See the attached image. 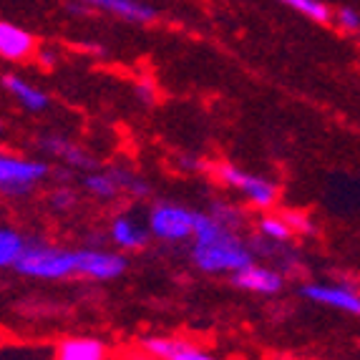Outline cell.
<instances>
[{"mask_svg":"<svg viewBox=\"0 0 360 360\" xmlns=\"http://www.w3.org/2000/svg\"><path fill=\"white\" fill-rule=\"evenodd\" d=\"M189 257L197 270L210 275H234L255 262L250 242L242 240L237 229L219 222L212 212H197Z\"/></svg>","mask_w":360,"mask_h":360,"instance_id":"cell-1","label":"cell"},{"mask_svg":"<svg viewBox=\"0 0 360 360\" xmlns=\"http://www.w3.org/2000/svg\"><path fill=\"white\" fill-rule=\"evenodd\" d=\"M13 270L33 280H68L78 275V250L71 252V250L30 240Z\"/></svg>","mask_w":360,"mask_h":360,"instance_id":"cell-2","label":"cell"},{"mask_svg":"<svg viewBox=\"0 0 360 360\" xmlns=\"http://www.w3.org/2000/svg\"><path fill=\"white\" fill-rule=\"evenodd\" d=\"M214 176L222 181L224 186L234 189V192H240L242 197L250 202V207L255 210H272L277 205V199H280V186L275 184L272 179L267 176H259V174H250L245 169L234 167V164H214Z\"/></svg>","mask_w":360,"mask_h":360,"instance_id":"cell-3","label":"cell"},{"mask_svg":"<svg viewBox=\"0 0 360 360\" xmlns=\"http://www.w3.org/2000/svg\"><path fill=\"white\" fill-rule=\"evenodd\" d=\"M51 176V164L18 154L0 156V192L6 197H28Z\"/></svg>","mask_w":360,"mask_h":360,"instance_id":"cell-4","label":"cell"},{"mask_svg":"<svg viewBox=\"0 0 360 360\" xmlns=\"http://www.w3.org/2000/svg\"><path fill=\"white\" fill-rule=\"evenodd\" d=\"M194 224H197V212L174 205V202H156L149 210V219H146L151 237L162 242L192 240Z\"/></svg>","mask_w":360,"mask_h":360,"instance_id":"cell-5","label":"cell"},{"mask_svg":"<svg viewBox=\"0 0 360 360\" xmlns=\"http://www.w3.org/2000/svg\"><path fill=\"white\" fill-rule=\"evenodd\" d=\"M139 350L151 360H217L194 340H184V338L151 335L139 340Z\"/></svg>","mask_w":360,"mask_h":360,"instance_id":"cell-6","label":"cell"},{"mask_svg":"<svg viewBox=\"0 0 360 360\" xmlns=\"http://www.w3.org/2000/svg\"><path fill=\"white\" fill-rule=\"evenodd\" d=\"M300 297L315 302V305L330 307V310L360 315V292L348 285L335 283H305L300 285Z\"/></svg>","mask_w":360,"mask_h":360,"instance_id":"cell-7","label":"cell"},{"mask_svg":"<svg viewBox=\"0 0 360 360\" xmlns=\"http://www.w3.org/2000/svg\"><path fill=\"white\" fill-rule=\"evenodd\" d=\"M127 270V257L121 252H108V250H78V275L86 280H114Z\"/></svg>","mask_w":360,"mask_h":360,"instance_id":"cell-8","label":"cell"},{"mask_svg":"<svg viewBox=\"0 0 360 360\" xmlns=\"http://www.w3.org/2000/svg\"><path fill=\"white\" fill-rule=\"evenodd\" d=\"M232 285L255 295H277L285 285V275L277 270V267L252 262V264H247L245 270L234 272Z\"/></svg>","mask_w":360,"mask_h":360,"instance_id":"cell-9","label":"cell"},{"mask_svg":"<svg viewBox=\"0 0 360 360\" xmlns=\"http://www.w3.org/2000/svg\"><path fill=\"white\" fill-rule=\"evenodd\" d=\"M38 146H41L46 154H51L53 159H58L60 164H66L71 169H84V172H96V159L89 154L81 144H73L68 139L58 136V134H46V136L38 139Z\"/></svg>","mask_w":360,"mask_h":360,"instance_id":"cell-10","label":"cell"},{"mask_svg":"<svg viewBox=\"0 0 360 360\" xmlns=\"http://www.w3.org/2000/svg\"><path fill=\"white\" fill-rule=\"evenodd\" d=\"M36 53H38V43L28 30L15 23H8V20L0 23V56L3 58L13 60V63H20V60L36 58Z\"/></svg>","mask_w":360,"mask_h":360,"instance_id":"cell-11","label":"cell"},{"mask_svg":"<svg viewBox=\"0 0 360 360\" xmlns=\"http://www.w3.org/2000/svg\"><path fill=\"white\" fill-rule=\"evenodd\" d=\"M86 8H96L108 15L127 20V23H139L146 25L151 20H156V11L151 6H146L144 0H78Z\"/></svg>","mask_w":360,"mask_h":360,"instance_id":"cell-12","label":"cell"},{"mask_svg":"<svg viewBox=\"0 0 360 360\" xmlns=\"http://www.w3.org/2000/svg\"><path fill=\"white\" fill-rule=\"evenodd\" d=\"M53 360H108V348L106 342L98 340V338H63L56 345Z\"/></svg>","mask_w":360,"mask_h":360,"instance_id":"cell-13","label":"cell"},{"mask_svg":"<svg viewBox=\"0 0 360 360\" xmlns=\"http://www.w3.org/2000/svg\"><path fill=\"white\" fill-rule=\"evenodd\" d=\"M108 237H111V242H114L119 250H144L151 232H149V227L136 222L134 217L119 214V217H114V222H111Z\"/></svg>","mask_w":360,"mask_h":360,"instance_id":"cell-14","label":"cell"},{"mask_svg":"<svg viewBox=\"0 0 360 360\" xmlns=\"http://www.w3.org/2000/svg\"><path fill=\"white\" fill-rule=\"evenodd\" d=\"M3 86H6L8 94H11L25 111L38 114V111H46V108H49V94L38 89L36 84L25 81L18 73H6V76H3Z\"/></svg>","mask_w":360,"mask_h":360,"instance_id":"cell-15","label":"cell"},{"mask_svg":"<svg viewBox=\"0 0 360 360\" xmlns=\"http://www.w3.org/2000/svg\"><path fill=\"white\" fill-rule=\"evenodd\" d=\"M30 237L20 234L18 229L3 227L0 229V267H15V262L20 259V255L25 252Z\"/></svg>","mask_w":360,"mask_h":360,"instance_id":"cell-16","label":"cell"},{"mask_svg":"<svg viewBox=\"0 0 360 360\" xmlns=\"http://www.w3.org/2000/svg\"><path fill=\"white\" fill-rule=\"evenodd\" d=\"M84 186H86V192L94 194V197L103 199V202H111V199H116L121 192V186L119 181H116V176L111 174V169L108 172H89V174L84 176Z\"/></svg>","mask_w":360,"mask_h":360,"instance_id":"cell-17","label":"cell"},{"mask_svg":"<svg viewBox=\"0 0 360 360\" xmlns=\"http://www.w3.org/2000/svg\"><path fill=\"white\" fill-rule=\"evenodd\" d=\"M280 3H285L288 8H292V11H297L300 15H305V18L315 20L320 25H328L335 18V13L323 0H280Z\"/></svg>","mask_w":360,"mask_h":360,"instance_id":"cell-18","label":"cell"},{"mask_svg":"<svg viewBox=\"0 0 360 360\" xmlns=\"http://www.w3.org/2000/svg\"><path fill=\"white\" fill-rule=\"evenodd\" d=\"M257 232L262 234V237H267V240H275V242H290L295 237L292 227H290V222L285 219V214L259 217Z\"/></svg>","mask_w":360,"mask_h":360,"instance_id":"cell-19","label":"cell"},{"mask_svg":"<svg viewBox=\"0 0 360 360\" xmlns=\"http://www.w3.org/2000/svg\"><path fill=\"white\" fill-rule=\"evenodd\" d=\"M111 174L116 176V181H119L121 192H124V194H131V197H136V199H144V197H149V194H151L149 184H146L141 176L134 174V172H129V169L116 167V169H111Z\"/></svg>","mask_w":360,"mask_h":360,"instance_id":"cell-20","label":"cell"},{"mask_svg":"<svg viewBox=\"0 0 360 360\" xmlns=\"http://www.w3.org/2000/svg\"><path fill=\"white\" fill-rule=\"evenodd\" d=\"M49 202L56 212H71V210H76V205H78V194H76V189H71V186L60 184L49 194Z\"/></svg>","mask_w":360,"mask_h":360,"instance_id":"cell-21","label":"cell"},{"mask_svg":"<svg viewBox=\"0 0 360 360\" xmlns=\"http://www.w3.org/2000/svg\"><path fill=\"white\" fill-rule=\"evenodd\" d=\"M212 214L219 219V222H224L227 227L232 229H240L242 222H245V217H242V212L237 210V207L227 205V202H212Z\"/></svg>","mask_w":360,"mask_h":360,"instance_id":"cell-22","label":"cell"},{"mask_svg":"<svg viewBox=\"0 0 360 360\" xmlns=\"http://www.w3.org/2000/svg\"><path fill=\"white\" fill-rule=\"evenodd\" d=\"M335 23H338V28L355 33V30H360V13L355 11V8L342 6V8H338V13H335Z\"/></svg>","mask_w":360,"mask_h":360,"instance_id":"cell-23","label":"cell"},{"mask_svg":"<svg viewBox=\"0 0 360 360\" xmlns=\"http://www.w3.org/2000/svg\"><path fill=\"white\" fill-rule=\"evenodd\" d=\"M285 219L290 222V227H292L295 234H312L315 232L312 222L305 214H300V212H285Z\"/></svg>","mask_w":360,"mask_h":360,"instance_id":"cell-24","label":"cell"},{"mask_svg":"<svg viewBox=\"0 0 360 360\" xmlns=\"http://www.w3.org/2000/svg\"><path fill=\"white\" fill-rule=\"evenodd\" d=\"M134 91H136V96L141 98L144 103H154L156 101V84H151V81H139L136 86H134Z\"/></svg>","mask_w":360,"mask_h":360,"instance_id":"cell-25","label":"cell"},{"mask_svg":"<svg viewBox=\"0 0 360 360\" xmlns=\"http://www.w3.org/2000/svg\"><path fill=\"white\" fill-rule=\"evenodd\" d=\"M36 60L41 63L43 68H51L56 63V53L53 51H46V49H38V53H36Z\"/></svg>","mask_w":360,"mask_h":360,"instance_id":"cell-26","label":"cell"}]
</instances>
